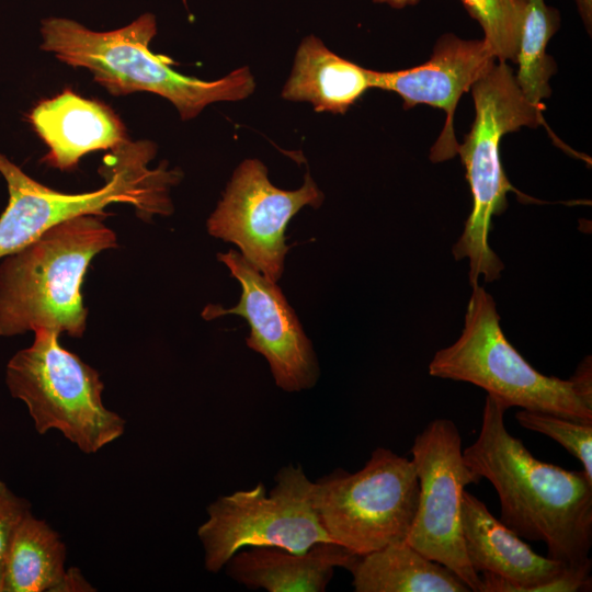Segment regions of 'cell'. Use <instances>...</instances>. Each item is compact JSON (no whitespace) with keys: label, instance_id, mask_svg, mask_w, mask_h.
Here are the masks:
<instances>
[{"label":"cell","instance_id":"1","mask_svg":"<svg viewBox=\"0 0 592 592\" xmlns=\"http://www.w3.org/2000/svg\"><path fill=\"white\" fill-rule=\"evenodd\" d=\"M508 408L487 396L465 464L494 488L500 521L521 538L544 542L547 557L568 566L591 559L592 480L536 458L505 428Z\"/></svg>","mask_w":592,"mask_h":592},{"label":"cell","instance_id":"2","mask_svg":"<svg viewBox=\"0 0 592 592\" xmlns=\"http://www.w3.org/2000/svg\"><path fill=\"white\" fill-rule=\"evenodd\" d=\"M41 33L44 50L54 53L69 66L89 69L110 93L158 94L175 106L182 119L194 118L214 102L246 99L255 87L248 67L214 81L175 71L172 59L153 54L149 48L157 33L156 18L151 13L107 32L89 30L70 19L49 18L43 21Z\"/></svg>","mask_w":592,"mask_h":592},{"label":"cell","instance_id":"3","mask_svg":"<svg viewBox=\"0 0 592 592\" xmlns=\"http://www.w3.org/2000/svg\"><path fill=\"white\" fill-rule=\"evenodd\" d=\"M117 246L115 232L83 215L44 231L0 266V334L47 329L81 337L87 309L81 286L92 259Z\"/></svg>","mask_w":592,"mask_h":592},{"label":"cell","instance_id":"4","mask_svg":"<svg viewBox=\"0 0 592 592\" xmlns=\"http://www.w3.org/2000/svg\"><path fill=\"white\" fill-rule=\"evenodd\" d=\"M429 374L478 386L508 409L592 423L591 356L568 379L539 373L505 338L493 297L478 284L473 286L460 335L434 354Z\"/></svg>","mask_w":592,"mask_h":592},{"label":"cell","instance_id":"5","mask_svg":"<svg viewBox=\"0 0 592 592\" xmlns=\"http://www.w3.org/2000/svg\"><path fill=\"white\" fill-rule=\"evenodd\" d=\"M475 104V119L463 144L458 146L469 184L473 206L464 231L454 243L456 261H469V283L499 280L504 264L489 244L492 218L508 206L506 194L513 192L525 203L536 202L519 192L506 178L500 156L502 137L522 127L535 128L545 124V106L530 103L522 94L508 62L499 61L470 89Z\"/></svg>","mask_w":592,"mask_h":592},{"label":"cell","instance_id":"6","mask_svg":"<svg viewBox=\"0 0 592 592\" xmlns=\"http://www.w3.org/2000/svg\"><path fill=\"white\" fill-rule=\"evenodd\" d=\"M156 147L149 141H124L104 158L101 168L103 187L80 194L54 191L29 175L0 153V173L8 184L9 203L0 217V258L27 246L44 231L68 219L104 216L112 203L132 204L144 218L169 215L170 187L180 181V172L167 164L149 169Z\"/></svg>","mask_w":592,"mask_h":592},{"label":"cell","instance_id":"7","mask_svg":"<svg viewBox=\"0 0 592 592\" xmlns=\"http://www.w3.org/2000/svg\"><path fill=\"white\" fill-rule=\"evenodd\" d=\"M34 333L32 345L9 361L5 382L12 397L25 403L36 431L57 430L87 454L121 437L125 420L104 406L99 373L64 349L58 332Z\"/></svg>","mask_w":592,"mask_h":592},{"label":"cell","instance_id":"8","mask_svg":"<svg viewBox=\"0 0 592 592\" xmlns=\"http://www.w3.org/2000/svg\"><path fill=\"white\" fill-rule=\"evenodd\" d=\"M419 494L412 460L377 447L361 470L338 469L314 482L311 501L330 539L364 556L406 542Z\"/></svg>","mask_w":592,"mask_h":592},{"label":"cell","instance_id":"9","mask_svg":"<svg viewBox=\"0 0 592 592\" xmlns=\"http://www.w3.org/2000/svg\"><path fill=\"white\" fill-rule=\"evenodd\" d=\"M275 482L269 496L259 482L208 505V519L197 531L207 571L218 572L246 547L271 546L304 554L316 543L332 542L312 505L314 482L301 466L283 467Z\"/></svg>","mask_w":592,"mask_h":592},{"label":"cell","instance_id":"10","mask_svg":"<svg viewBox=\"0 0 592 592\" xmlns=\"http://www.w3.org/2000/svg\"><path fill=\"white\" fill-rule=\"evenodd\" d=\"M420 494L406 538L430 560L453 571L470 591L480 592V574L469 563L460 526L465 487L479 483L463 459L462 437L449 419H435L419 433L410 448Z\"/></svg>","mask_w":592,"mask_h":592},{"label":"cell","instance_id":"11","mask_svg":"<svg viewBox=\"0 0 592 592\" xmlns=\"http://www.w3.org/2000/svg\"><path fill=\"white\" fill-rule=\"evenodd\" d=\"M323 194L310 177L294 191L274 186L266 167L247 159L235 170L216 209L207 219L210 236L235 243L265 277L277 282L284 271L285 229L303 207L318 208Z\"/></svg>","mask_w":592,"mask_h":592},{"label":"cell","instance_id":"12","mask_svg":"<svg viewBox=\"0 0 592 592\" xmlns=\"http://www.w3.org/2000/svg\"><path fill=\"white\" fill-rule=\"evenodd\" d=\"M217 259L239 281L242 293L236 307L207 305L202 316L206 320L243 317L250 326L247 345L266 358L276 386L288 392L314 387L319 365L312 343L280 286L232 249L218 253Z\"/></svg>","mask_w":592,"mask_h":592},{"label":"cell","instance_id":"13","mask_svg":"<svg viewBox=\"0 0 592 592\" xmlns=\"http://www.w3.org/2000/svg\"><path fill=\"white\" fill-rule=\"evenodd\" d=\"M460 526L469 563L481 573L480 592L591 591V559L568 566L538 555L466 490Z\"/></svg>","mask_w":592,"mask_h":592},{"label":"cell","instance_id":"14","mask_svg":"<svg viewBox=\"0 0 592 592\" xmlns=\"http://www.w3.org/2000/svg\"><path fill=\"white\" fill-rule=\"evenodd\" d=\"M496 60L483 38L463 39L446 33L436 41L428 61L396 71L372 70L371 87L397 93L405 110L426 104L445 112V124L429 156L434 163L443 162L458 152L454 114L462 94L470 91Z\"/></svg>","mask_w":592,"mask_h":592},{"label":"cell","instance_id":"15","mask_svg":"<svg viewBox=\"0 0 592 592\" xmlns=\"http://www.w3.org/2000/svg\"><path fill=\"white\" fill-rule=\"evenodd\" d=\"M31 121L49 148L44 160L60 170L72 169L90 151L114 149L127 140L109 107L69 90L41 102Z\"/></svg>","mask_w":592,"mask_h":592},{"label":"cell","instance_id":"16","mask_svg":"<svg viewBox=\"0 0 592 592\" xmlns=\"http://www.w3.org/2000/svg\"><path fill=\"white\" fill-rule=\"evenodd\" d=\"M357 556L333 542H319L304 554L280 547L238 550L225 565L227 574L249 589L269 592H323L334 568L350 569Z\"/></svg>","mask_w":592,"mask_h":592},{"label":"cell","instance_id":"17","mask_svg":"<svg viewBox=\"0 0 592 592\" xmlns=\"http://www.w3.org/2000/svg\"><path fill=\"white\" fill-rule=\"evenodd\" d=\"M371 71L342 58L320 38L309 35L298 46L282 96L308 102L317 112L342 114L372 88Z\"/></svg>","mask_w":592,"mask_h":592},{"label":"cell","instance_id":"18","mask_svg":"<svg viewBox=\"0 0 592 592\" xmlns=\"http://www.w3.org/2000/svg\"><path fill=\"white\" fill-rule=\"evenodd\" d=\"M59 535L30 512L14 528L3 560L4 592L82 591L78 571H66Z\"/></svg>","mask_w":592,"mask_h":592},{"label":"cell","instance_id":"19","mask_svg":"<svg viewBox=\"0 0 592 592\" xmlns=\"http://www.w3.org/2000/svg\"><path fill=\"white\" fill-rule=\"evenodd\" d=\"M349 570L356 592L470 591L453 571L406 542L357 556Z\"/></svg>","mask_w":592,"mask_h":592},{"label":"cell","instance_id":"20","mask_svg":"<svg viewBox=\"0 0 592 592\" xmlns=\"http://www.w3.org/2000/svg\"><path fill=\"white\" fill-rule=\"evenodd\" d=\"M559 11L545 0H525L524 16L519 41L514 75L517 87L526 100L545 106L543 100L551 94L549 80L556 72V62L546 52L547 44L560 26Z\"/></svg>","mask_w":592,"mask_h":592},{"label":"cell","instance_id":"21","mask_svg":"<svg viewBox=\"0 0 592 592\" xmlns=\"http://www.w3.org/2000/svg\"><path fill=\"white\" fill-rule=\"evenodd\" d=\"M499 61H515L525 0H460Z\"/></svg>","mask_w":592,"mask_h":592},{"label":"cell","instance_id":"22","mask_svg":"<svg viewBox=\"0 0 592 592\" xmlns=\"http://www.w3.org/2000/svg\"><path fill=\"white\" fill-rule=\"evenodd\" d=\"M516 421L525 429L542 433L562 445L583 466L592 480V423H583L556 414L522 409Z\"/></svg>","mask_w":592,"mask_h":592},{"label":"cell","instance_id":"23","mask_svg":"<svg viewBox=\"0 0 592 592\" xmlns=\"http://www.w3.org/2000/svg\"><path fill=\"white\" fill-rule=\"evenodd\" d=\"M31 512L30 503L13 493L0 479V563L16 525Z\"/></svg>","mask_w":592,"mask_h":592},{"label":"cell","instance_id":"24","mask_svg":"<svg viewBox=\"0 0 592 592\" xmlns=\"http://www.w3.org/2000/svg\"><path fill=\"white\" fill-rule=\"evenodd\" d=\"M578 12L583 21V24L591 34L592 30V0H574Z\"/></svg>","mask_w":592,"mask_h":592},{"label":"cell","instance_id":"25","mask_svg":"<svg viewBox=\"0 0 592 592\" xmlns=\"http://www.w3.org/2000/svg\"><path fill=\"white\" fill-rule=\"evenodd\" d=\"M375 3L388 4L394 9H403L409 5H415L420 0H373Z\"/></svg>","mask_w":592,"mask_h":592},{"label":"cell","instance_id":"26","mask_svg":"<svg viewBox=\"0 0 592 592\" xmlns=\"http://www.w3.org/2000/svg\"><path fill=\"white\" fill-rule=\"evenodd\" d=\"M0 592H4L3 585V565L0 563Z\"/></svg>","mask_w":592,"mask_h":592}]
</instances>
